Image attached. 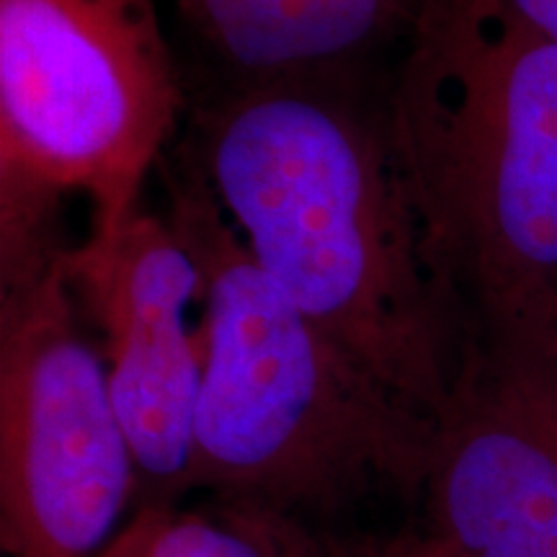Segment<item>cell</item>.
I'll use <instances>...</instances> for the list:
<instances>
[{"label": "cell", "instance_id": "6da1fadb", "mask_svg": "<svg viewBox=\"0 0 557 557\" xmlns=\"http://www.w3.org/2000/svg\"><path fill=\"white\" fill-rule=\"evenodd\" d=\"M186 165L256 267L436 421L468 338L423 256L385 103L348 75L220 86L191 109Z\"/></svg>", "mask_w": 557, "mask_h": 557}, {"label": "cell", "instance_id": "7a4b0ae2", "mask_svg": "<svg viewBox=\"0 0 557 557\" xmlns=\"http://www.w3.org/2000/svg\"><path fill=\"white\" fill-rule=\"evenodd\" d=\"M385 114L468 344L557 351V45L506 0H423Z\"/></svg>", "mask_w": 557, "mask_h": 557}, {"label": "cell", "instance_id": "3957f363", "mask_svg": "<svg viewBox=\"0 0 557 557\" xmlns=\"http://www.w3.org/2000/svg\"><path fill=\"white\" fill-rule=\"evenodd\" d=\"M169 222L205 287L189 491L297 529L372 498L421 500L434 418L256 267L189 165L173 181Z\"/></svg>", "mask_w": 557, "mask_h": 557}, {"label": "cell", "instance_id": "277c9868", "mask_svg": "<svg viewBox=\"0 0 557 557\" xmlns=\"http://www.w3.org/2000/svg\"><path fill=\"white\" fill-rule=\"evenodd\" d=\"M184 101L158 0H0V284L67 248L65 197L114 238Z\"/></svg>", "mask_w": 557, "mask_h": 557}, {"label": "cell", "instance_id": "5b68a950", "mask_svg": "<svg viewBox=\"0 0 557 557\" xmlns=\"http://www.w3.org/2000/svg\"><path fill=\"white\" fill-rule=\"evenodd\" d=\"M67 248L0 284V542L9 557H99L137 493L107 361L70 287Z\"/></svg>", "mask_w": 557, "mask_h": 557}, {"label": "cell", "instance_id": "8992f818", "mask_svg": "<svg viewBox=\"0 0 557 557\" xmlns=\"http://www.w3.org/2000/svg\"><path fill=\"white\" fill-rule=\"evenodd\" d=\"M421 504L431 557H557V351L468 344Z\"/></svg>", "mask_w": 557, "mask_h": 557}, {"label": "cell", "instance_id": "52a82bcc", "mask_svg": "<svg viewBox=\"0 0 557 557\" xmlns=\"http://www.w3.org/2000/svg\"><path fill=\"white\" fill-rule=\"evenodd\" d=\"M67 278L101 331L111 398L137 465L139 506L189 491L201 338V269L169 218L143 209L114 238L70 246Z\"/></svg>", "mask_w": 557, "mask_h": 557}, {"label": "cell", "instance_id": "ba28073f", "mask_svg": "<svg viewBox=\"0 0 557 557\" xmlns=\"http://www.w3.org/2000/svg\"><path fill=\"white\" fill-rule=\"evenodd\" d=\"M220 86L331 78L406 41L423 0H171Z\"/></svg>", "mask_w": 557, "mask_h": 557}, {"label": "cell", "instance_id": "9c48e42d", "mask_svg": "<svg viewBox=\"0 0 557 557\" xmlns=\"http://www.w3.org/2000/svg\"><path fill=\"white\" fill-rule=\"evenodd\" d=\"M139 506L99 557H312L315 540L263 513Z\"/></svg>", "mask_w": 557, "mask_h": 557}, {"label": "cell", "instance_id": "30bf717a", "mask_svg": "<svg viewBox=\"0 0 557 557\" xmlns=\"http://www.w3.org/2000/svg\"><path fill=\"white\" fill-rule=\"evenodd\" d=\"M312 557H431L429 549L423 547L421 537H398L393 542H382V545H364L354 549H325L315 542Z\"/></svg>", "mask_w": 557, "mask_h": 557}, {"label": "cell", "instance_id": "8fae6325", "mask_svg": "<svg viewBox=\"0 0 557 557\" xmlns=\"http://www.w3.org/2000/svg\"><path fill=\"white\" fill-rule=\"evenodd\" d=\"M506 3L524 24L557 45V0H506Z\"/></svg>", "mask_w": 557, "mask_h": 557}]
</instances>
